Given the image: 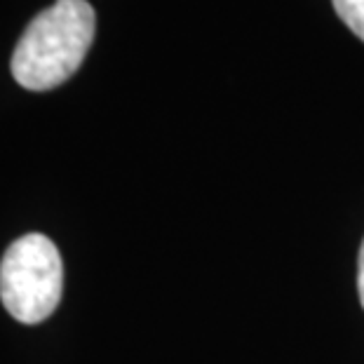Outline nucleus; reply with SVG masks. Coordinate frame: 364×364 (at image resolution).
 <instances>
[{
    "label": "nucleus",
    "mask_w": 364,
    "mask_h": 364,
    "mask_svg": "<svg viewBox=\"0 0 364 364\" xmlns=\"http://www.w3.org/2000/svg\"><path fill=\"white\" fill-rule=\"evenodd\" d=\"M97 17L87 0H57L26 26L12 54V75L24 90L48 92L78 71L95 41Z\"/></svg>",
    "instance_id": "obj_1"
},
{
    "label": "nucleus",
    "mask_w": 364,
    "mask_h": 364,
    "mask_svg": "<svg viewBox=\"0 0 364 364\" xmlns=\"http://www.w3.org/2000/svg\"><path fill=\"white\" fill-rule=\"evenodd\" d=\"M64 291V263L50 237L14 240L0 261V301L21 324H38L57 311Z\"/></svg>",
    "instance_id": "obj_2"
},
{
    "label": "nucleus",
    "mask_w": 364,
    "mask_h": 364,
    "mask_svg": "<svg viewBox=\"0 0 364 364\" xmlns=\"http://www.w3.org/2000/svg\"><path fill=\"white\" fill-rule=\"evenodd\" d=\"M341 21L364 43V0H331Z\"/></svg>",
    "instance_id": "obj_3"
},
{
    "label": "nucleus",
    "mask_w": 364,
    "mask_h": 364,
    "mask_svg": "<svg viewBox=\"0 0 364 364\" xmlns=\"http://www.w3.org/2000/svg\"><path fill=\"white\" fill-rule=\"evenodd\" d=\"M358 289H360V301H362V308H364V242H362V250H360V270H358Z\"/></svg>",
    "instance_id": "obj_4"
}]
</instances>
